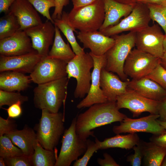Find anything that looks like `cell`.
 I'll return each mask as SVG.
<instances>
[{
    "instance_id": "6da1fadb",
    "label": "cell",
    "mask_w": 166,
    "mask_h": 166,
    "mask_svg": "<svg viewBox=\"0 0 166 166\" xmlns=\"http://www.w3.org/2000/svg\"><path fill=\"white\" fill-rule=\"evenodd\" d=\"M85 111L77 116L76 130L81 138L87 139L94 136L92 130L97 127L111 123L121 122L127 117L120 112L116 102L94 104Z\"/></svg>"
},
{
    "instance_id": "7a4b0ae2",
    "label": "cell",
    "mask_w": 166,
    "mask_h": 166,
    "mask_svg": "<svg viewBox=\"0 0 166 166\" xmlns=\"http://www.w3.org/2000/svg\"><path fill=\"white\" fill-rule=\"evenodd\" d=\"M69 79L67 77L38 84L34 90V103L38 109L59 112L65 101Z\"/></svg>"
},
{
    "instance_id": "3957f363",
    "label": "cell",
    "mask_w": 166,
    "mask_h": 166,
    "mask_svg": "<svg viewBox=\"0 0 166 166\" xmlns=\"http://www.w3.org/2000/svg\"><path fill=\"white\" fill-rule=\"evenodd\" d=\"M41 118L35 127L37 140L44 148L53 150L64 132V116L61 112L42 110Z\"/></svg>"
},
{
    "instance_id": "277c9868",
    "label": "cell",
    "mask_w": 166,
    "mask_h": 166,
    "mask_svg": "<svg viewBox=\"0 0 166 166\" xmlns=\"http://www.w3.org/2000/svg\"><path fill=\"white\" fill-rule=\"evenodd\" d=\"M69 21L75 29L80 31L99 30L105 18L103 0H97L85 6L73 7L68 13Z\"/></svg>"
},
{
    "instance_id": "5b68a950",
    "label": "cell",
    "mask_w": 166,
    "mask_h": 166,
    "mask_svg": "<svg viewBox=\"0 0 166 166\" xmlns=\"http://www.w3.org/2000/svg\"><path fill=\"white\" fill-rule=\"evenodd\" d=\"M136 32H129L125 34L115 35L113 45L105 54L106 62L105 69L116 73L123 81H128L124 67L125 60L135 46Z\"/></svg>"
},
{
    "instance_id": "8992f818",
    "label": "cell",
    "mask_w": 166,
    "mask_h": 166,
    "mask_svg": "<svg viewBox=\"0 0 166 166\" xmlns=\"http://www.w3.org/2000/svg\"><path fill=\"white\" fill-rule=\"evenodd\" d=\"M94 62L89 53L76 55L68 62L66 66L67 77L75 78L77 84L74 95L75 98H83L89 90L91 81V69Z\"/></svg>"
},
{
    "instance_id": "52a82bcc",
    "label": "cell",
    "mask_w": 166,
    "mask_h": 166,
    "mask_svg": "<svg viewBox=\"0 0 166 166\" xmlns=\"http://www.w3.org/2000/svg\"><path fill=\"white\" fill-rule=\"evenodd\" d=\"M77 116L70 126L65 130L60 151L55 166H69L72 162L84 154L87 148V139L81 138L76 133Z\"/></svg>"
},
{
    "instance_id": "ba28073f",
    "label": "cell",
    "mask_w": 166,
    "mask_h": 166,
    "mask_svg": "<svg viewBox=\"0 0 166 166\" xmlns=\"http://www.w3.org/2000/svg\"><path fill=\"white\" fill-rule=\"evenodd\" d=\"M151 20L147 4L136 2L131 13L118 24L99 30L110 37L123 32H137L149 26Z\"/></svg>"
},
{
    "instance_id": "9c48e42d",
    "label": "cell",
    "mask_w": 166,
    "mask_h": 166,
    "mask_svg": "<svg viewBox=\"0 0 166 166\" xmlns=\"http://www.w3.org/2000/svg\"><path fill=\"white\" fill-rule=\"evenodd\" d=\"M160 63V58L134 48L125 60L124 71L127 77L138 79L147 76Z\"/></svg>"
},
{
    "instance_id": "30bf717a",
    "label": "cell",
    "mask_w": 166,
    "mask_h": 166,
    "mask_svg": "<svg viewBox=\"0 0 166 166\" xmlns=\"http://www.w3.org/2000/svg\"><path fill=\"white\" fill-rule=\"evenodd\" d=\"M164 34L158 24H153L136 33L135 46L137 49L160 58L164 52Z\"/></svg>"
},
{
    "instance_id": "8fae6325",
    "label": "cell",
    "mask_w": 166,
    "mask_h": 166,
    "mask_svg": "<svg viewBox=\"0 0 166 166\" xmlns=\"http://www.w3.org/2000/svg\"><path fill=\"white\" fill-rule=\"evenodd\" d=\"M67 64L60 59L43 57L30 76L31 81L38 84L59 79L67 76Z\"/></svg>"
},
{
    "instance_id": "7c38bea8",
    "label": "cell",
    "mask_w": 166,
    "mask_h": 166,
    "mask_svg": "<svg viewBox=\"0 0 166 166\" xmlns=\"http://www.w3.org/2000/svg\"><path fill=\"white\" fill-rule=\"evenodd\" d=\"M159 118V114H150L135 119L127 117L120 122V125L114 126L113 131L116 134L144 132L159 135L166 130L157 121V119Z\"/></svg>"
},
{
    "instance_id": "4fadbf2b",
    "label": "cell",
    "mask_w": 166,
    "mask_h": 166,
    "mask_svg": "<svg viewBox=\"0 0 166 166\" xmlns=\"http://www.w3.org/2000/svg\"><path fill=\"white\" fill-rule=\"evenodd\" d=\"M160 102L147 98L128 89L125 93L117 97L116 103L119 110L128 109L132 112L133 117H136L144 112L158 114Z\"/></svg>"
},
{
    "instance_id": "5bb4252c",
    "label": "cell",
    "mask_w": 166,
    "mask_h": 166,
    "mask_svg": "<svg viewBox=\"0 0 166 166\" xmlns=\"http://www.w3.org/2000/svg\"><path fill=\"white\" fill-rule=\"evenodd\" d=\"M94 62V66L91 73V86L86 97L77 105L78 109L90 107L92 105L108 101L104 95L100 85V78L101 70L105 68L106 62L105 54L96 56L89 53Z\"/></svg>"
},
{
    "instance_id": "9a60e30c",
    "label": "cell",
    "mask_w": 166,
    "mask_h": 166,
    "mask_svg": "<svg viewBox=\"0 0 166 166\" xmlns=\"http://www.w3.org/2000/svg\"><path fill=\"white\" fill-rule=\"evenodd\" d=\"M54 24L47 19L44 22L25 30L31 41L33 48L42 57L47 56L55 34Z\"/></svg>"
},
{
    "instance_id": "2e32d148",
    "label": "cell",
    "mask_w": 166,
    "mask_h": 166,
    "mask_svg": "<svg viewBox=\"0 0 166 166\" xmlns=\"http://www.w3.org/2000/svg\"><path fill=\"white\" fill-rule=\"evenodd\" d=\"M34 50L30 38L25 30H19L13 35L0 40V55L18 56Z\"/></svg>"
},
{
    "instance_id": "e0dca14e",
    "label": "cell",
    "mask_w": 166,
    "mask_h": 166,
    "mask_svg": "<svg viewBox=\"0 0 166 166\" xmlns=\"http://www.w3.org/2000/svg\"><path fill=\"white\" fill-rule=\"evenodd\" d=\"M43 57L34 50L20 55H0V72L13 71L23 73H31Z\"/></svg>"
},
{
    "instance_id": "ac0fdd59",
    "label": "cell",
    "mask_w": 166,
    "mask_h": 166,
    "mask_svg": "<svg viewBox=\"0 0 166 166\" xmlns=\"http://www.w3.org/2000/svg\"><path fill=\"white\" fill-rule=\"evenodd\" d=\"M77 38L82 43L84 47L89 49L91 52L96 56H101L113 45L114 39L103 34L100 31H79Z\"/></svg>"
},
{
    "instance_id": "d6986e66",
    "label": "cell",
    "mask_w": 166,
    "mask_h": 166,
    "mask_svg": "<svg viewBox=\"0 0 166 166\" xmlns=\"http://www.w3.org/2000/svg\"><path fill=\"white\" fill-rule=\"evenodd\" d=\"M9 11L17 18L19 30H25L42 23L38 12L27 0H16Z\"/></svg>"
},
{
    "instance_id": "ffe728a7",
    "label": "cell",
    "mask_w": 166,
    "mask_h": 166,
    "mask_svg": "<svg viewBox=\"0 0 166 166\" xmlns=\"http://www.w3.org/2000/svg\"><path fill=\"white\" fill-rule=\"evenodd\" d=\"M129 80L124 81L104 68L101 70L100 85L108 101L116 102L118 97L127 91Z\"/></svg>"
},
{
    "instance_id": "44dd1931",
    "label": "cell",
    "mask_w": 166,
    "mask_h": 166,
    "mask_svg": "<svg viewBox=\"0 0 166 166\" xmlns=\"http://www.w3.org/2000/svg\"><path fill=\"white\" fill-rule=\"evenodd\" d=\"M128 89L147 98L160 101L166 97V91L155 81L145 77L129 81Z\"/></svg>"
},
{
    "instance_id": "7402d4cb",
    "label": "cell",
    "mask_w": 166,
    "mask_h": 166,
    "mask_svg": "<svg viewBox=\"0 0 166 166\" xmlns=\"http://www.w3.org/2000/svg\"><path fill=\"white\" fill-rule=\"evenodd\" d=\"M103 1L105 18L99 30L118 24L122 17H125L131 13L135 5L123 4L114 0Z\"/></svg>"
},
{
    "instance_id": "603a6c76",
    "label": "cell",
    "mask_w": 166,
    "mask_h": 166,
    "mask_svg": "<svg viewBox=\"0 0 166 166\" xmlns=\"http://www.w3.org/2000/svg\"><path fill=\"white\" fill-rule=\"evenodd\" d=\"M12 143L29 157L34 152V144L37 140L36 133L33 129L26 126L21 130L17 129L5 134Z\"/></svg>"
},
{
    "instance_id": "cb8c5ba5",
    "label": "cell",
    "mask_w": 166,
    "mask_h": 166,
    "mask_svg": "<svg viewBox=\"0 0 166 166\" xmlns=\"http://www.w3.org/2000/svg\"><path fill=\"white\" fill-rule=\"evenodd\" d=\"M32 81L30 76L13 71L1 72L0 89L8 91L19 92L26 89Z\"/></svg>"
},
{
    "instance_id": "d4e9b609",
    "label": "cell",
    "mask_w": 166,
    "mask_h": 166,
    "mask_svg": "<svg viewBox=\"0 0 166 166\" xmlns=\"http://www.w3.org/2000/svg\"><path fill=\"white\" fill-rule=\"evenodd\" d=\"M95 140L98 143L100 149L118 148L128 150L138 144L140 140L136 133H129L126 135L117 134L113 137L106 138L102 141L96 138Z\"/></svg>"
},
{
    "instance_id": "484cf974",
    "label": "cell",
    "mask_w": 166,
    "mask_h": 166,
    "mask_svg": "<svg viewBox=\"0 0 166 166\" xmlns=\"http://www.w3.org/2000/svg\"><path fill=\"white\" fill-rule=\"evenodd\" d=\"M55 26V32L54 41L47 56L62 60L67 63L76 55L71 48L69 43H66L63 40L59 29Z\"/></svg>"
},
{
    "instance_id": "4316f807",
    "label": "cell",
    "mask_w": 166,
    "mask_h": 166,
    "mask_svg": "<svg viewBox=\"0 0 166 166\" xmlns=\"http://www.w3.org/2000/svg\"><path fill=\"white\" fill-rule=\"evenodd\" d=\"M68 13L63 11L60 18L53 20L54 25L58 28L65 37L70 44L72 49L76 55H80L85 53L77 42L74 32H77L76 30L69 22L68 17Z\"/></svg>"
},
{
    "instance_id": "83f0119b",
    "label": "cell",
    "mask_w": 166,
    "mask_h": 166,
    "mask_svg": "<svg viewBox=\"0 0 166 166\" xmlns=\"http://www.w3.org/2000/svg\"><path fill=\"white\" fill-rule=\"evenodd\" d=\"M144 165L146 166H161L166 155V148L150 141H142Z\"/></svg>"
},
{
    "instance_id": "f1b7e54d",
    "label": "cell",
    "mask_w": 166,
    "mask_h": 166,
    "mask_svg": "<svg viewBox=\"0 0 166 166\" xmlns=\"http://www.w3.org/2000/svg\"><path fill=\"white\" fill-rule=\"evenodd\" d=\"M34 152L30 157L32 166H55L57 157L55 150L43 148L37 140L34 144Z\"/></svg>"
},
{
    "instance_id": "f546056e",
    "label": "cell",
    "mask_w": 166,
    "mask_h": 166,
    "mask_svg": "<svg viewBox=\"0 0 166 166\" xmlns=\"http://www.w3.org/2000/svg\"><path fill=\"white\" fill-rule=\"evenodd\" d=\"M20 29L17 18L9 11L0 19V40L13 35Z\"/></svg>"
},
{
    "instance_id": "4dcf8cb0",
    "label": "cell",
    "mask_w": 166,
    "mask_h": 166,
    "mask_svg": "<svg viewBox=\"0 0 166 166\" xmlns=\"http://www.w3.org/2000/svg\"><path fill=\"white\" fill-rule=\"evenodd\" d=\"M24 155L19 148L16 146L10 139L4 135L0 136V156L7 158Z\"/></svg>"
},
{
    "instance_id": "1f68e13d",
    "label": "cell",
    "mask_w": 166,
    "mask_h": 166,
    "mask_svg": "<svg viewBox=\"0 0 166 166\" xmlns=\"http://www.w3.org/2000/svg\"><path fill=\"white\" fill-rule=\"evenodd\" d=\"M151 20L156 22L166 34V5L153 3L146 4Z\"/></svg>"
},
{
    "instance_id": "d6a6232c",
    "label": "cell",
    "mask_w": 166,
    "mask_h": 166,
    "mask_svg": "<svg viewBox=\"0 0 166 166\" xmlns=\"http://www.w3.org/2000/svg\"><path fill=\"white\" fill-rule=\"evenodd\" d=\"M28 97L19 92L0 90V108L3 105L10 106L20 101L22 104L28 101Z\"/></svg>"
},
{
    "instance_id": "836d02e7",
    "label": "cell",
    "mask_w": 166,
    "mask_h": 166,
    "mask_svg": "<svg viewBox=\"0 0 166 166\" xmlns=\"http://www.w3.org/2000/svg\"><path fill=\"white\" fill-rule=\"evenodd\" d=\"M37 11L54 24L49 13L50 9L55 6V0H27Z\"/></svg>"
},
{
    "instance_id": "e575fe53",
    "label": "cell",
    "mask_w": 166,
    "mask_h": 166,
    "mask_svg": "<svg viewBox=\"0 0 166 166\" xmlns=\"http://www.w3.org/2000/svg\"><path fill=\"white\" fill-rule=\"evenodd\" d=\"M100 149L97 142L87 139V148L83 157L78 159L74 163L73 166H86L94 153Z\"/></svg>"
},
{
    "instance_id": "d590c367",
    "label": "cell",
    "mask_w": 166,
    "mask_h": 166,
    "mask_svg": "<svg viewBox=\"0 0 166 166\" xmlns=\"http://www.w3.org/2000/svg\"><path fill=\"white\" fill-rule=\"evenodd\" d=\"M146 77L156 81L166 91V69L160 63Z\"/></svg>"
},
{
    "instance_id": "8d00e7d4",
    "label": "cell",
    "mask_w": 166,
    "mask_h": 166,
    "mask_svg": "<svg viewBox=\"0 0 166 166\" xmlns=\"http://www.w3.org/2000/svg\"><path fill=\"white\" fill-rule=\"evenodd\" d=\"M142 140L134 146L133 149L134 153L127 157V161L132 166H140L143 157V148Z\"/></svg>"
},
{
    "instance_id": "74e56055",
    "label": "cell",
    "mask_w": 166,
    "mask_h": 166,
    "mask_svg": "<svg viewBox=\"0 0 166 166\" xmlns=\"http://www.w3.org/2000/svg\"><path fill=\"white\" fill-rule=\"evenodd\" d=\"M6 166H32L30 157L23 155L14 157L4 158Z\"/></svg>"
},
{
    "instance_id": "f35d334b",
    "label": "cell",
    "mask_w": 166,
    "mask_h": 166,
    "mask_svg": "<svg viewBox=\"0 0 166 166\" xmlns=\"http://www.w3.org/2000/svg\"><path fill=\"white\" fill-rule=\"evenodd\" d=\"M16 122L13 119H5L0 117V136L17 129Z\"/></svg>"
},
{
    "instance_id": "ab89813d",
    "label": "cell",
    "mask_w": 166,
    "mask_h": 166,
    "mask_svg": "<svg viewBox=\"0 0 166 166\" xmlns=\"http://www.w3.org/2000/svg\"><path fill=\"white\" fill-rule=\"evenodd\" d=\"M22 104L20 101H19L9 106L7 109H5L7 112L8 117L14 119L19 117L22 113Z\"/></svg>"
},
{
    "instance_id": "60d3db41",
    "label": "cell",
    "mask_w": 166,
    "mask_h": 166,
    "mask_svg": "<svg viewBox=\"0 0 166 166\" xmlns=\"http://www.w3.org/2000/svg\"><path fill=\"white\" fill-rule=\"evenodd\" d=\"M55 6L53 12L51 16L53 20L60 18L63 12L64 7L69 3V0H55Z\"/></svg>"
},
{
    "instance_id": "b9f144b4",
    "label": "cell",
    "mask_w": 166,
    "mask_h": 166,
    "mask_svg": "<svg viewBox=\"0 0 166 166\" xmlns=\"http://www.w3.org/2000/svg\"><path fill=\"white\" fill-rule=\"evenodd\" d=\"M104 158H98L97 163L101 166H119L112 156L107 153L103 154Z\"/></svg>"
},
{
    "instance_id": "7bdbcfd3",
    "label": "cell",
    "mask_w": 166,
    "mask_h": 166,
    "mask_svg": "<svg viewBox=\"0 0 166 166\" xmlns=\"http://www.w3.org/2000/svg\"><path fill=\"white\" fill-rule=\"evenodd\" d=\"M149 139L150 141L161 146L166 148V130L160 135H153Z\"/></svg>"
},
{
    "instance_id": "ee69618b",
    "label": "cell",
    "mask_w": 166,
    "mask_h": 166,
    "mask_svg": "<svg viewBox=\"0 0 166 166\" xmlns=\"http://www.w3.org/2000/svg\"><path fill=\"white\" fill-rule=\"evenodd\" d=\"M158 114L160 115V120L166 121V97L160 102Z\"/></svg>"
},
{
    "instance_id": "f6af8a7d",
    "label": "cell",
    "mask_w": 166,
    "mask_h": 166,
    "mask_svg": "<svg viewBox=\"0 0 166 166\" xmlns=\"http://www.w3.org/2000/svg\"><path fill=\"white\" fill-rule=\"evenodd\" d=\"M16 0H0V13L5 14L9 11L10 9Z\"/></svg>"
},
{
    "instance_id": "bcb514c9",
    "label": "cell",
    "mask_w": 166,
    "mask_h": 166,
    "mask_svg": "<svg viewBox=\"0 0 166 166\" xmlns=\"http://www.w3.org/2000/svg\"><path fill=\"white\" fill-rule=\"evenodd\" d=\"M97 0H72L73 7H80L92 3Z\"/></svg>"
},
{
    "instance_id": "7dc6e473",
    "label": "cell",
    "mask_w": 166,
    "mask_h": 166,
    "mask_svg": "<svg viewBox=\"0 0 166 166\" xmlns=\"http://www.w3.org/2000/svg\"><path fill=\"white\" fill-rule=\"evenodd\" d=\"M136 2L147 4L153 3L159 5H166V0H136Z\"/></svg>"
},
{
    "instance_id": "c3c4849f",
    "label": "cell",
    "mask_w": 166,
    "mask_h": 166,
    "mask_svg": "<svg viewBox=\"0 0 166 166\" xmlns=\"http://www.w3.org/2000/svg\"><path fill=\"white\" fill-rule=\"evenodd\" d=\"M119 2L126 4L135 5L136 0H114Z\"/></svg>"
},
{
    "instance_id": "681fc988",
    "label": "cell",
    "mask_w": 166,
    "mask_h": 166,
    "mask_svg": "<svg viewBox=\"0 0 166 166\" xmlns=\"http://www.w3.org/2000/svg\"><path fill=\"white\" fill-rule=\"evenodd\" d=\"M160 64L166 69V51L164 52L163 56L160 58Z\"/></svg>"
},
{
    "instance_id": "f907efd6",
    "label": "cell",
    "mask_w": 166,
    "mask_h": 166,
    "mask_svg": "<svg viewBox=\"0 0 166 166\" xmlns=\"http://www.w3.org/2000/svg\"><path fill=\"white\" fill-rule=\"evenodd\" d=\"M158 122L166 130V121H162L157 119Z\"/></svg>"
},
{
    "instance_id": "816d5d0a",
    "label": "cell",
    "mask_w": 166,
    "mask_h": 166,
    "mask_svg": "<svg viewBox=\"0 0 166 166\" xmlns=\"http://www.w3.org/2000/svg\"><path fill=\"white\" fill-rule=\"evenodd\" d=\"M163 46L164 52L166 51V34H165L163 41Z\"/></svg>"
},
{
    "instance_id": "f5cc1de1",
    "label": "cell",
    "mask_w": 166,
    "mask_h": 166,
    "mask_svg": "<svg viewBox=\"0 0 166 166\" xmlns=\"http://www.w3.org/2000/svg\"><path fill=\"white\" fill-rule=\"evenodd\" d=\"M6 166L4 159L3 158L0 156V166Z\"/></svg>"
},
{
    "instance_id": "db71d44e",
    "label": "cell",
    "mask_w": 166,
    "mask_h": 166,
    "mask_svg": "<svg viewBox=\"0 0 166 166\" xmlns=\"http://www.w3.org/2000/svg\"><path fill=\"white\" fill-rule=\"evenodd\" d=\"M161 166H166V155L162 161Z\"/></svg>"
}]
</instances>
